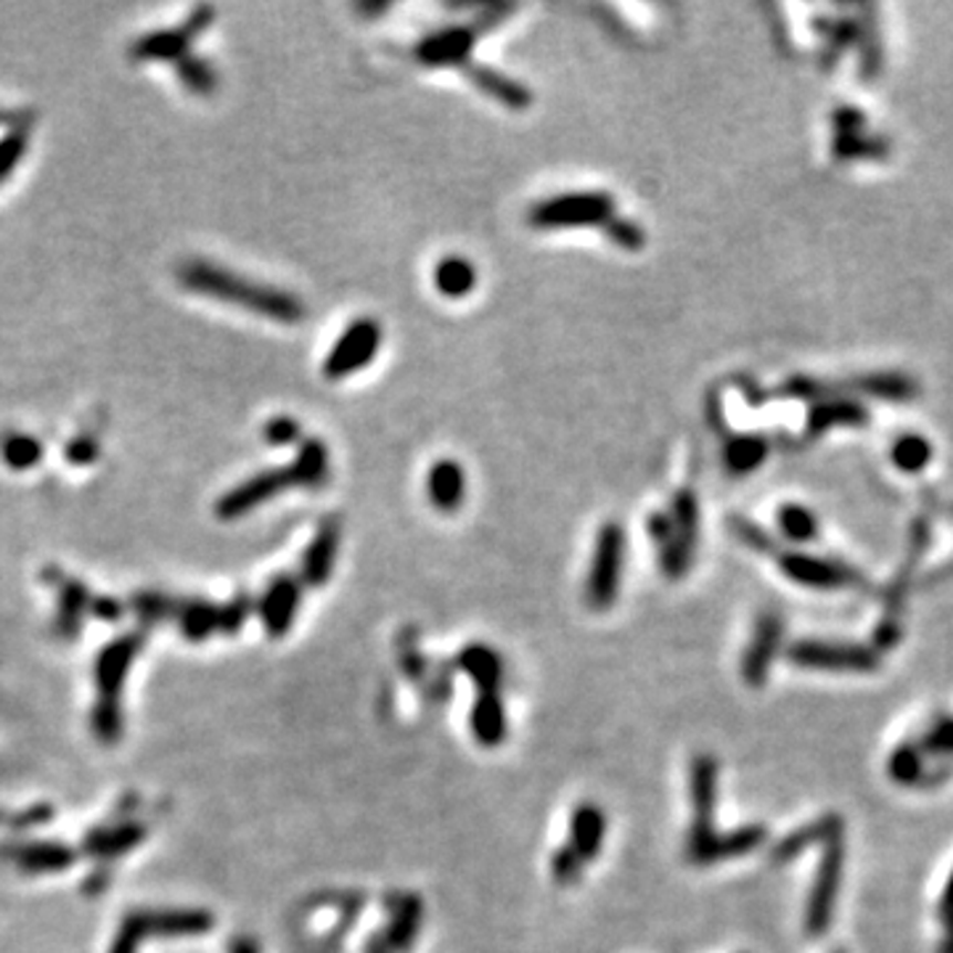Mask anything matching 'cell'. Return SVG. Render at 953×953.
Instances as JSON below:
<instances>
[{
	"label": "cell",
	"mask_w": 953,
	"mask_h": 953,
	"mask_svg": "<svg viewBox=\"0 0 953 953\" xmlns=\"http://www.w3.org/2000/svg\"><path fill=\"white\" fill-rule=\"evenodd\" d=\"M178 281L186 289H193V292L207 294V297L228 302V305H239L244 307V311L260 313L265 315V318L276 321V324H302L307 313L302 300L294 297L292 292H284V289L279 286L258 284V281L239 276V273L207 263V260H189V263L180 265Z\"/></svg>",
	"instance_id": "obj_1"
},
{
	"label": "cell",
	"mask_w": 953,
	"mask_h": 953,
	"mask_svg": "<svg viewBox=\"0 0 953 953\" xmlns=\"http://www.w3.org/2000/svg\"><path fill=\"white\" fill-rule=\"evenodd\" d=\"M626 565V530L620 522H604L596 535L594 556L586 580V601L590 609H609L617 601Z\"/></svg>",
	"instance_id": "obj_2"
},
{
	"label": "cell",
	"mask_w": 953,
	"mask_h": 953,
	"mask_svg": "<svg viewBox=\"0 0 953 953\" xmlns=\"http://www.w3.org/2000/svg\"><path fill=\"white\" fill-rule=\"evenodd\" d=\"M615 199L604 191H577L559 193V197L543 199L533 207L527 220L535 228H580V226H607L615 218Z\"/></svg>",
	"instance_id": "obj_3"
},
{
	"label": "cell",
	"mask_w": 953,
	"mask_h": 953,
	"mask_svg": "<svg viewBox=\"0 0 953 953\" xmlns=\"http://www.w3.org/2000/svg\"><path fill=\"white\" fill-rule=\"evenodd\" d=\"M381 347V326L374 318H358L342 332L324 360V377L339 381L360 371L374 360Z\"/></svg>",
	"instance_id": "obj_4"
},
{
	"label": "cell",
	"mask_w": 953,
	"mask_h": 953,
	"mask_svg": "<svg viewBox=\"0 0 953 953\" xmlns=\"http://www.w3.org/2000/svg\"><path fill=\"white\" fill-rule=\"evenodd\" d=\"M212 6H199L178 30H157L151 32V35L138 38L136 43L130 45V56L136 59V62H180V59L186 56V51H189L191 40L201 35V32L212 24Z\"/></svg>",
	"instance_id": "obj_5"
},
{
	"label": "cell",
	"mask_w": 953,
	"mask_h": 953,
	"mask_svg": "<svg viewBox=\"0 0 953 953\" xmlns=\"http://www.w3.org/2000/svg\"><path fill=\"white\" fill-rule=\"evenodd\" d=\"M842 831H837L835 837L827 840V853L824 861L818 866V875L814 882V892H810L808 901V917H805V928L814 938L824 935V930L831 922V909H835L837 890H840V877H842Z\"/></svg>",
	"instance_id": "obj_6"
},
{
	"label": "cell",
	"mask_w": 953,
	"mask_h": 953,
	"mask_svg": "<svg viewBox=\"0 0 953 953\" xmlns=\"http://www.w3.org/2000/svg\"><path fill=\"white\" fill-rule=\"evenodd\" d=\"M292 485L294 482H292V472H289V467L265 469V472L254 474V476H250V480L241 482V485L228 490L223 499L218 501V506H214V514H218L220 520H226V522L239 520V516L254 512L260 503L271 501L273 495L284 493V490H289Z\"/></svg>",
	"instance_id": "obj_7"
},
{
	"label": "cell",
	"mask_w": 953,
	"mask_h": 953,
	"mask_svg": "<svg viewBox=\"0 0 953 953\" xmlns=\"http://www.w3.org/2000/svg\"><path fill=\"white\" fill-rule=\"evenodd\" d=\"M789 660L800 668L816 670H875L879 666L877 654L863 647H845V643L800 641L789 649Z\"/></svg>",
	"instance_id": "obj_8"
},
{
	"label": "cell",
	"mask_w": 953,
	"mask_h": 953,
	"mask_svg": "<svg viewBox=\"0 0 953 953\" xmlns=\"http://www.w3.org/2000/svg\"><path fill=\"white\" fill-rule=\"evenodd\" d=\"M718 763L713 755H697L691 763V805H694V821H691L689 842L708 840L713 831V810L718 797Z\"/></svg>",
	"instance_id": "obj_9"
},
{
	"label": "cell",
	"mask_w": 953,
	"mask_h": 953,
	"mask_svg": "<svg viewBox=\"0 0 953 953\" xmlns=\"http://www.w3.org/2000/svg\"><path fill=\"white\" fill-rule=\"evenodd\" d=\"M784 575L792 577L800 586L810 588H842V586H861L863 577L856 569L837 565V562L818 559V556L808 554H784L778 559Z\"/></svg>",
	"instance_id": "obj_10"
},
{
	"label": "cell",
	"mask_w": 953,
	"mask_h": 953,
	"mask_svg": "<svg viewBox=\"0 0 953 953\" xmlns=\"http://www.w3.org/2000/svg\"><path fill=\"white\" fill-rule=\"evenodd\" d=\"M476 35L480 30L474 24L446 27L416 45V59L427 66H467Z\"/></svg>",
	"instance_id": "obj_11"
},
{
	"label": "cell",
	"mask_w": 953,
	"mask_h": 953,
	"mask_svg": "<svg viewBox=\"0 0 953 953\" xmlns=\"http://www.w3.org/2000/svg\"><path fill=\"white\" fill-rule=\"evenodd\" d=\"M302 601V586L294 575H279L260 601V617L271 639H281L292 628Z\"/></svg>",
	"instance_id": "obj_12"
},
{
	"label": "cell",
	"mask_w": 953,
	"mask_h": 953,
	"mask_svg": "<svg viewBox=\"0 0 953 953\" xmlns=\"http://www.w3.org/2000/svg\"><path fill=\"white\" fill-rule=\"evenodd\" d=\"M763 840H765V829L753 824V827H742L736 831H729V835H710L708 840L691 842L687 845V856L691 863L708 866L715 861H726V858H734V856L753 853Z\"/></svg>",
	"instance_id": "obj_13"
},
{
	"label": "cell",
	"mask_w": 953,
	"mask_h": 953,
	"mask_svg": "<svg viewBox=\"0 0 953 953\" xmlns=\"http://www.w3.org/2000/svg\"><path fill=\"white\" fill-rule=\"evenodd\" d=\"M339 541H342V530L337 520H328L318 527V533H315L311 546H307L305 556H302V573H300L302 583H307V586L313 588L324 586L328 577H332L334 559H337V552H339Z\"/></svg>",
	"instance_id": "obj_14"
},
{
	"label": "cell",
	"mask_w": 953,
	"mask_h": 953,
	"mask_svg": "<svg viewBox=\"0 0 953 953\" xmlns=\"http://www.w3.org/2000/svg\"><path fill=\"white\" fill-rule=\"evenodd\" d=\"M778 639H782V622L776 615H763L757 622L753 643L744 652L742 676L750 687H763L765 676H768L771 662H774Z\"/></svg>",
	"instance_id": "obj_15"
},
{
	"label": "cell",
	"mask_w": 953,
	"mask_h": 953,
	"mask_svg": "<svg viewBox=\"0 0 953 953\" xmlns=\"http://www.w3.org/2000/svg\"><path fill=\"white\" fill-rule=\"evenodd\" d=\"M427 493L438 512L453 514L467 495V474L459 461L453 459L434 461L427 474Z\"/></svg>",
	"instance_id": "obj_16"
},
{
	"label": "cell",
	"mask_w": 953,
	"mask_h": 953,
	"mask_svg": "<svg viewBox=\"0 0 953 953\" xmlns=\"http://www.w3.org/2000/svg\"><path fill=\"white\" fill-rule=\"evenodd\" d=\"M464 70L476 88H480L482 93H488L490 98L499 101V104L506 106V109L522 112V109H527L530 104H533V93H530L525 85L516 83V80H512V77H506L499 70H493V66L469 62Z\"/></svg>",
	"instance_id": "obj_17"
},
{
	"label": "cell",
	"mask_w": 953,
	"mask_h": 953,
	"mask_svg": "<svg viewBox=\"0 0 953 953\" xmlns=\"http://www.w3.org/2000/svg\"><path fill=\"white\" fill-rule=\"evenodd\" d=\"M604 835H607V818H604V810L599 805H577L573 818H569V845H573L583 861L599 858Z\"/></svg>",
	"instance_id": "obj_18"
},
{
	"label": "cell",
	"mask_w": 953,
	"mask_h": 953,
	"mask_svg": "<svg viewBox=\"0 0 953 953\" xmlns=\"http://www.w3.org/2000/svg\"><path fill=\"white\" fill-rule=\"evenodd\" d=\"M389 911H392V914H389L385 943L389 951L406 953L413 945L416 935H419L425 909H421V901L416 896H398Z\"/></svg>",
	"instance_id": "obj_19"
},
{
	"label": "cell",
	"mask_w": 953,
	"mask_h": 953,
	"mask_svg": "<svg viewBox=\"0 0 953 953\" xmlns=\"http://www.w3.org/2000/svg\"><path fill=\"white\" fill-rule=\"evenodd\" d=\"M472 734L482 747H499L506 740V710L499 691H480L472 708Z\"/></svg>",
	"instance_id": "obj_20"
},
{
	"label": "cell",
	"mask_w": 953,
	"mask_h": 953,
	"mask_svg": "<svg viewBox=\"0 0 953 953\" xmlns=\"http://www.w3.org/2000/svg\"><path fill=\"white\" fill-rule=\"evenodd\" d=\"M459 668L472 678L474 687L480 691H499L501 678H503V666L501 657L495 649L485 647V643H469L467 649L459 652Z\"/></svg>",
	"instance_id": "obj_21"
},
{
	"label": "cell",
	"mask_w": 953,
	"mask_h": 953,
	"mask_svg": "<svg viewBox=\"0 0 953 953\" xmlns=\"http://www.w3.org/2000/svg\"><path fill=\"white\" fill-rule=\"evenodd\" d=\"M292 472V482L300 488L315 490L326 482L328 476V448L324 440L318 438H305L297 448V459L289 467Z\"/></svg>",
	"instance_id": "obj_22"
},
{
	"label": "cell",
	"mask_w": 953,
	"mask_h": 953,
	"mask_svg": "<svg viewBox=\"0 0 953 953\" xmlns=\"http://www.w3.org/2000/svg\"><path fill=\"white\" fill-rule=\"evenodd\" d=\"M434 286L442 297L461 300L472 294L476 286V268L472 260L459 258V254H448L434 265Z\"/></svg>",
	"instance_id": "obj_23"
},
{
	"label": "cell",
	"mask_w": 953,
	"mask_h": 953,
	"mask_svg": "<svg viewBox=\"0 0 953 953\" xmlns=\"http://www.w3.org/2000/svg\"><path fill=\"white\" fill-rule=\"evenodd\" d=\"M768 451L771 446L765 438H757V434H736V438L726 442L723 459H726V467L734 474H750L763 464Z\"/></svg>",
	"instance_id": "obj_24"
},
{
	"label": "cell",
	"mask_w": 953,
	"mask_h": 953,
	"mask_svg": "<svg viewBox=\"0 0 953 953\" xmlns=\"http://www.w3.org/2000/svg\"><path fill=\"white\" fill-rule=\"evenodd\" d=\"M932 455H935L932 442L924 438V434H917V432L901 434V438L892 442L890 448L892 464H896V469H901L903 474L924 472L932 461Z\"/></svg>",
	"instance_id": "obj_25"
},
{
	"label": "cell",
	"mask_w": 953,
	"mask_h": 953,
	"mask_svg": "<svg viewBox=\"0 0 953 953\" xmlns=\"http://www.w3.org/2000/svg\"><path fill=\"white\" fill-rule=\"evenodd\" d=\"M866 419V411L858 402L850 400H829V402H818V406L810 411V434L824 432V429L829 427H858Z\"/></svg>",
	"instance_id": "obj_26"
},
{
	"label": "cell",
	"mask_w": 953,
	"mask_h": 953,
	"mask_svg": "<svg viewBox=\"0 0 953 953\" xmlns=\"http://www.w3.org/2000/svg\"><path fill=\"white\" fill-rule=\"evenodd\" d=\"M776 525L792 543H808L818 535V516L800 503H784L776 514Z\"/></svg>",
	"instance_id": "obj_27"
},
{
	"label": "cell",
	"mask_w": 953,
	"mask_h": 953,
	"mask_svg": "<svg viewBox=\"0 0 953 953\" xmlns=\"http://www.w3.org/2000/svg\"><path fill=\"white\" fill-rule=\"evenodd\" d=\"M670 516H673L676 541L694 554L697 538H700V509H697L694 493L681 490L673 499V512H670Z\"/></svg>",
	"instance_id": "obj_28"
},
{
	"label": "cell",
	"mask_w": 953,
	"mask_h": 953,
	"mask_svg": "<svg viewBox=\"0 0 953 953\" xmlns=\"http://www.w3.org/2000/svg\"><path fill=\"white\" fill-rule=\"evenodd\" d=\"M0 453H3L6 464L22 472V469H32L38 464L40 455H43V446L32 434L13 432L6 434L3 442H0Z\"/></svg>",
	"instance_id": "obj_29"
},
{
	"label": "cell",
	"mask_w": 953,
	"mask_h": 953,
	"mask_svg": "<svg viewBox=\"0 0 953 953\" xmlns=\"http://www.w3.org/2000/svg\"><path fill=\"white\" fill-rule=\"evenodd\" d=\"M180 83L186 85L191 93H197V96H210L218 88V72H214L212 64H207L205 59L199 56H189L186 53L184 59L176 64Z\"/></svg>",
	"instance_id": "obj_30"
},
{
	"label": "cell",
	"mask_w": 953,
	"mask_h": 953,
	"mask_svg": "<svg viewBox=\"0 0 953 953\" xmlns=\"http://www.w3.org/2000/svg\"><path fill=\"white\" fill-rule=\"evenodd\" d=\"M837 831H842V827H840V818H824L821 824H814V827H808V829H800L797 831V835H792L787 842H782V848L776 850V858H792L797 853V850H803L805 845H810L814 840H818V837H821V840H829V837H835Z\"/></svg>",
	"instance_id": "obj_31"
},
{
	"label": "cell",
	"mask_w": 953,
	"mask_h": 953,
	"mask_svg": "<svg viewBox=\"0 0 953 953\" xmlns=\"http://www.w3.org/2000/svg\"><path fill=\"white\" fill-rule=\"evenodd\" d=\"M888 771L892 782L911 787V784H917V778L922 776V755H919V750L911 747V744H903V747H898L896 753H892Z\"/></svg>",
	"instance_id": "obj_32"
},
{
	"label": "cell",
	"mask_w": 953,
	"mask_h": 953,
	"mask_svg": "<svg viewBox=\"0 0 953 953\" xmlns=\"http://www.w3.org/2000/svg\"><path fill=\"white\" fill-rule=\"evenodd\" d=\"M604 231H607L609 241H615L617 247H622V250L628 252L641 250V247L647 244V233H643V228L639 223H633V220L620 218V214H615V218L604 226Z\"/></svg>",
	"instance_id": "obj_33"
},
{
	"label": "cell",
	"mask_w": 953,
	"mask_h": 953,
	"mask_svg": "<svg viewBox=\"0 0 953 953\" xmlns=\"http://www.w3.org/2000/svg\"><path fill=\"white\" fill-rule=\"evenodd\" d=\"M265 442L273 448H286L294 446V442H302V429L300 421L292 419V416H273V419H268V425L263 429Z\"/></svg>",
	"instance_id": "obj_34"
},
{
	"label": "cell",
	"mask_w": 953,
	"mask_h": 953,
	"mask_svg": "<svg viewBox=\"0 0 953 953\" xmlns=\"http://www.w3.org/2000/svg\"><path fill=\"white\" fill-rule=\"evenodd\" d=\"M583 858L577 856V850L573 845H565V848H559L552 858V875L559 884H575L577 879L583 877Z\"/></svg>",
	"instance_id": "obj_35"
},
{
	"label": "cell",
	"mask_w": 953,
	"mask_h": 953,
	"mask_svg": "<svg viewBox=\"0 0 953 953\" xmlns=\"http://www.w3.org/2000/svg\"><path fill=\"white\" fill-rule=\"evenodd\" d=\"M27 151V133L24 130H11L0 138V184L11 176L13 167L19 165V159Z\"/></svg>",
	"instance_id": "obj_36"
},
{
	"label": "cell",
	"mask_w": 953,
	"mask_h": 953,
	"mask_svg": "<svg viewBox=\"0 0 953 953\" xmlns=\"http://www.w3.org/2000/svg\"><path fill=\"white\" fill-rule=\"evenodd\" d=\"M928 753L935 755H953V718H943L924 734V744Z\"/></svg>",
	"instance_id": "obj_37"
},
{
	"label": "cell",
	"mask_w": 953,
	"mask_h": 953,
	"mask_svg": "<svg viewBox=\"0 0 953 953\" xmlns=\"http://www.w3.org/2000/svg\"><path fill=\"white\" fill-rule=\"evenodd\" d=\"M220 620V615L214 612V609L207 607V604H193L189 609V615H186V630L193 636V639H201V636L210 630L214 622Z\"/></svg>",
	"instance_id": "obj_38"
},
{
	"label": "cell",
	"mask_w": 953,
	"mask_h": 953,
	"mask_svg": "<svg viewBox=\"0 0 953 953\" xmlns=\"http://www.w3.org/2000/svg\"><path fill=\"white\" fill-rule=\"evenodd\" d=\"M250 612H252L250 596L241 594L231 604H228L223 612H220V626H223V630H228V633H233V630L241 628V622L247 620V615Z\"/></svg>",
	"instance_id": "obj_39"
},
{
	"label": "cell",
	"mask_w": 953,
	"mask_h": 953,
	"mask_svg": "<svg viewBox=\"0 0 953 953\" xmlns=\"http://www.w3.org/2000/svg\"><path fill=\"white\" fill-rule=\"evenodd\" d=\"M647 530H649V538H652L657 546L660 548H666L670 541L676 538V527H673V516L670 514H666V512H654L652 516H649V522H647Z\"/></svg>",
	"instance_id": "obj_40"
},
{
	"label": "cell",
	"mask_w": 953,
	"mask_h": 953,
	"mask_svg": "<svg viewBox=\"0 0 953 953\" xmlns=\"http://www.w3.org/2000/svg\"><path fill=\"white\" fill-rule=\"evenodd\" d=\"M98 455V442L91 438V434H80L66 446V459L72 461V464H91L93 459Z\"/></svg>",
	"instance_id": "obj_41"
},
{
	"label": "cell",
	"mask_w": 953,
	"mask_h": 953,
	"mask_svg": "<svg viewBox=\"0 0 953 953\" xmlns=\"http://www.w3.org/2000/svg\"><path fill=\"white\" fill-rule=\"evenodd\" d=\"M938 914H941L943 924H949L953 919V875L949 877V882H945L943 898H941V903H938Z\"/></svg>",
	"instance_id": "obj_42"
},
{
	"label": "cell",
	"mask_w": 953,
	"mask_h": 953,
	"mask_svg": "<svg viewBox=\"0 0 953 953\" xmlns=\"http://www.w3.org/2000/svg\"><path fill=\"white\" fill-rule=\"evenodd\" d=\"M231 953H260V951H258V943L250 941V938H239V941L231 945Z\"/></svg>",
	"instance_id": "obj_43"
},
{
	"label": "cell",
	"mask_w": 953,
	"mask_h": 953,
	"mask_svg": "<svg viewBox=\"0 0 953 953\" xmlns=\"http://www.w3.org/2000/svg\"><path fill=\"white\" fill-rule=\"evenodd\" d=\"M366 953H392L387 949V943H385V938L381 935H377V938H371V941L366 943Z\"/></svg>",
	"instance_id": "obj_44"
},
{
	"label": "cell",
	"mask_w": 953,
	"mask_h": 953,
	"mask_svg": "<svg viewBox=\"0 0 953 953\" xmlns=\"http://www.w3.org/2000/svg\"><path fill=\"white\" fill-rule=\"evenodd\" d=\"M941 953H953V919L949 924H945V938H943Z\"/></svg>",
	"instance_id": "obj_45"
}]
</instances>
